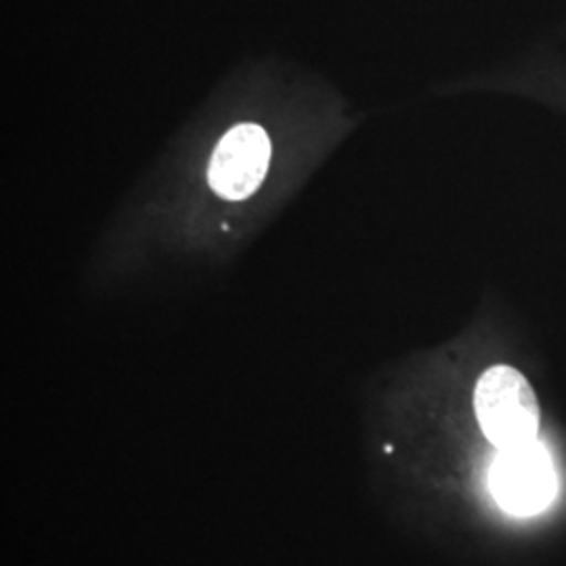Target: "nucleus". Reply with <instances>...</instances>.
I'll list each match as a JSON object with an SVG mask.
<instances>
[{
  "mask_svg": "<svg viewBox=\"0 0 566 566\" xmlns=\"http://www.w3.org/2000/svg\"><path fill=\"white\" fill-rule=\"evenodd\" d=\"M474 411L491 446L497 449L537 441L539 401L525 376L510 367H489L474 390Z\"/></svg>",
  "mask_w": 566,
  "mask_h": 566,
  "instance_id": "1",
  "label": "nucleus"
},
{
  "mask_svg": "<svg viewBox=\"0 0 566 566\" xmlns=\"http://www.w3.org/2000/svg\"><path fill=\"white\" fill-rule=\"evenodd\" d=\"M489 483L497 504L514 516L539 514L556 495V472L539 441L500 449Z\"/></svg>",
  "mask_w": 566,
  "mask_h": 566,
  "instance_id": "2",
  "label": "nucleus"
},
{
  "mask_svg": "<svg viewBox=\"0 0 566 566\" xmlns=\"http://www.w3.org/2000/svg\"><path fill=\"white\" fill-rule=\"evenodd\" d=\"M271 163V142L259 124L231 128L217 145L208 181L224 200L240 202L250 198L264 181Z\"/></svg>",
  "mask_w": 566,
  "mask_h": 566,
  "instance_id": "3",
  "label": "nucleus"
}]
</instances>
